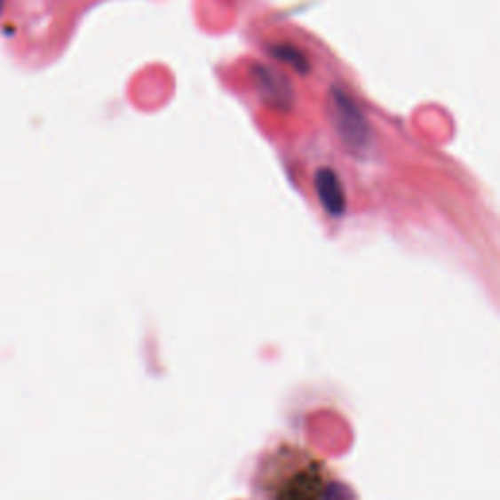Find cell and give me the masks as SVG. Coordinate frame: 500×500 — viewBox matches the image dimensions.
Segmentation results:
<instances>
[{
  "instance_id": "cell-1",
  "label": "cell",
  "mask_w": 500,
  "mask_h": 500,
  "mask_svg": "<svg viewBox=\"0 0 500 500\" xmlns=\"http://www.w3.org/2000/svg\"><path fill=\"white\" fill-rule=\"evenodd\" d=\"M252 495L254 500H345V485L309 448L280 444L260 457Z\"/></svg>"
},
{
  "instance_id": "cell-2",
  "label": "cell",
  "mask_w": 500,
  "mask_h": 500,
  "mask_svg": "<svg viewBox=\"0 0 500 500\" xmlns=\"http://www.w3.org/2000/svg\"><path fill=\"white\" fill-rule=\"evenodd\" d=\"M337 114H338V130L350 143H364L368 133V123L364 115L358 110V106L350 100L346 94L337 92Z\"/></svg>"
},
{
  "instance_id": "cell-3",
  "label": "cell",
  "mask_w": 500,
  "mask_h": 500,
  "mask_svg": "<svg viewBox=\"0 0 500 500\" xmlns=\"http://www.w3.org/2000/svg\"><path fill=\"white\" fill-rule=\"evenodd\" d=\"M274 55H276L278 59H283V61H288L290 65H293L296 68H299L301 73H306L307 71V61H306V57H303L299 52H296L293 47H288V45H283V47H276L272 52Z\"/></svg>"
}]
</instances>
